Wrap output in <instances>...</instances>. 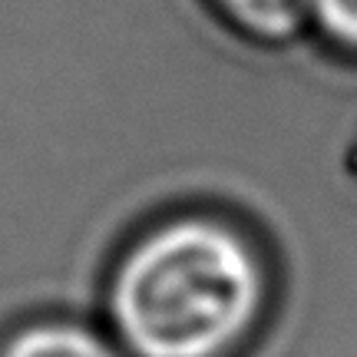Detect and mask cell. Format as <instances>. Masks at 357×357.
Segmentation results:
<instances>
[{
    "instance_id": "obj_2",
    "label": "cell",
    "mask_w": 357,
    "mask_h": 357,
    "mask_svg": "<svg viewBox=\"0 0 357 357\" xmlns=\"http://www.w3.org/2000/svg\"><path fill=\"white\" fill-rule=\"evenodd\" d=\"M0 357H129L93 314L40 311L0 334Z\"/></svg>"
},
{
    "instance_id": "obj_1",
    "label": "cell",
    "mask_w": 357,
    "mask_h": 357,
    "mask_svg": "<svg viewBox=\"0 0 357 357\" xmlns=\"http://www.w3.org/2000/svg\"><path fill=\"white\" fill-rule=\"evenodd\" d=\"M278 298L268 245L218 205H176L119 245L100 321L129 357H242Z\"/></svg>"
},
{
    "instance_id": "obj_4",
    "label": "cell",
    "mask_w": 357,
    "mask_h": 357,
    "mask_svg": "<svg viewBox=\"0 0 357 357\" xmlns=\"http://www.w3.org/2000/svg\"><path fill=\"white\" fill-rule=\"evenodd\" d=\"M311 33L331 50L357 56V0H307Z\"/></svg>"
},
{
    "instance_id": "obj_3",
    "label": "cell",
    "mask_w": 357,
    "mask_h": 357,
    "mask_svg": "<svg viewBox=\"0 0 357 357\" xmlns=\"http://www.w3.org/2000/svg\"><path fill=\"white\" fill-rule=\"evenodd\" d=\"M208 7L242 37L278 47L311 33L307 0H208Z\"/></svg>"
}]
</instances>
